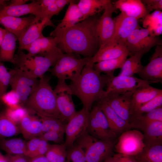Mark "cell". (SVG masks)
<instances>
[{"instance_id": "obj_1", "label": "cell", "mask_w": 162, "mask_h": 162, "mask_svg": "<svg viewBox=\"0 0 162 162\" xmlns=\"http://www.w3.org/2000/svg\"><path fill=\"white\" fill-rule=\"evenodd\" d=\"M98 18H88L63 30L55 29L50 36L56 37L57 47L63 53L81 55L84 58L92 57L100 46L95 30Z\"/></svg>"}, {"instance_id": "obj_2", "label": "cell", "mask_w": 162, "mask_h": 162, "mask_svg": "<svg viewBox=\"0 0 162 162\" xmlns=\"http://www.w3.org/2000/svg\"><path fill=\"white\" fill-rule=\"evenodd\" d=\"M94 65L88 62L77 80L69 85L73 95L79 98L83 107L89 111L94 103L103 98L107 79V75L97 71Z\"/></svg>"}, {"instance_id": "obj_3", "label": "cell", "mask_w": 162, "mask_h": 162, "mask_svg": "<svg viewBox=\"0 0 162 162\" xmlns=\"http://www.w3.org/2000/svg\"><path fill=\"white\" fill-rule=\"evenodd\" d=\"M24 105L27 109L36 112L39 116L61 120L55 94L49 83V79L44 76L40 78L38 86L30 95Z\"/></svg>"}, {"instance_id": "obj_4", "label": "cell", "mask_w": 162, "mask_h": 162, "mask_svg": "<svg viewBox=\"0 0 162 162\" xmlns=\"http://www.w3.org/2000/svg\"><path fill=\"white\" fill-rule=\"evenodd\" d=\"M63 53L58 47L44 54L29 56L22 50H18L15 56V68L28 72L33 76L40 78L54 66Z\"/></svg>"}, {"instance_id": "obj_5", "label": "cell", "mask_w": 162, "mask_h": 162, "mask_svg": "<svg viewBox=\"0 0 162 162\" xmlns=\"http://www.w3.org/2000/svg\"><path fill=\"white\" fill-rule=\"evenodd\" d=\"M83 151L87 162H103L113 154L114 141L97 139L87 132L75 142Z\"/></svg>"}, {"instance_id": "obj_6", "label": "cell", "mask_w": 162, "mask_h": 162, "mask_svg": "<svg viewBox=\"0 0 162 162\" xmlns=\"http://www.w3.org/2000/svg\"><path fill=\"white\" fill-rule=\"evenodd\" d=\"M73 53H63L53 67L49 70L58 79L76 81L90 58H80Z\"/></svg>"}, {"instance_id": "obj_7", "label": "cell", "mask_w": 162, "mask_h": 162, "mask_svg": "<svg viewBox=\"0 0 162 162\" xmlns=\"http://www.w3.org/2000/svg\"><path fill=\"white\" fill-rule=\"evenodd\" d=\"M162 44V40L151 35L148 29L140 27L130 33L125 43L130 56L136 54L143 56L152 47Z\"/></svg>"}, {"instance_id": "obj_8", "label": "cell", "mask_w": 162, "mask_h": 162, "mask_svg": "<svg viewBox=\"0 0 162 162\" xmlns=\"http://www.w3.org/2000/svg\"><path fill=\"white\" fill-rule=\"evenodd\" d=\"M10 70L11 76L10 85L12 90L17 94L22 106L38 86L39 80L28 72L20 69L15 68Z\"/></svg>"}, {"instance_id": "obj_9", "label": "cell", "mask_w": 162, "mask_h": 162, "mask_svg": "<svg viewBox=\"0 0 162 162\" xmlns=\"http://www.w3.org/2000/svg\"><path fill=\"white\" fill-rule=\"evenodd\" d=\"M106 75V88L101 99L109 94H119L133 92L139 88L150 84L146 81L134 76Z\"/></svg>"}, {"instance_id": "obj_10", "label": "cell", "mask_w": 162, "mask_h": 162, "mask_svg": "<svg viewBox=\"0 0 162 162\" xmlns=\"http://www.w3.org/2000/svg\"><path fill=\"white\" fill-rule=\"evenodd\" d=\"M87 132L100 140L114 141L117 136L110 129L99 104L94 105L89 112Z\"/></svg>"}, {"instance_id": "obj_11", "label": "cell", "mask_w": 162, "mask_h": 162, "mask_svg": "<svg viewBox=\"0 0 162 162\" xmlns=\"http://www.w3.org/2000/svg\"><path fill=\"white\" fill-rule=\"evenodd\" d=\"M145 146L143 134L139 130H128L121 134L115 144L117 153L135 157L139 154Z\"/></svg>"}, {"instance_id": "obj_12", "label": "cell", "mask_w": 162, "mask_h": 162, "mask_svg": "<svg viewBox=\"0 0 162 162\" xmlns=\"http://www.w3.org/2000/svg\"><path fill=\"white\" fill-rule=\"evenodd\" d=\"M89 112L83 107L66 124L64 144L66 148L71 147L78 138L87 132Z\"/></svg>"}, {"instance_id": "obj_13", "label": "cell", "mask_w": 162, "mask_h": 162, "mask_svg": "<svg viewBox=\"0 0 162 162\" xmlns=\"http://www.w3.org/2000/svg\"><path fill=\"white\" fill-rule=\"evenodd\" d=\"M53 90L61 119L63 122L67 123L76 112L71 90L65 80L60 79H58Z\"/></svg>"}, {"instance_id": "obj_14", "label": "cell", "mask_w": 162, "mask_h": 162, "mask_svg": "<svg viewBox=\"0 0 162 162\" xmlns=\"http://www.w3.org/2000/svg\"><path fill=\"white\" fill-rule=\"evenodd\" d=\"M113 20V34L110 40L106 44L125 45L126 40L130 33L140 27L138 20L128 17L122 13L114 18Z\"/></svg>"}, {"instance_id": "obj_15", "label": "cell", "mask_w": 162, "mask_h": 162, "mask_svg": "<svg viewBox=\"0 0 162 162\" xmlns=\"http://www.w3.org/2000/svg\"><path fill=\"white\" fill-rule=\"evenodd\" d=\"M116 10L111 1L106 6L102 15L97 20L95 30L100 46L107 44L112 37L114 22L112 15Z\"/></svg>"}, {"instance_id": "obj_16", "label": "cell", "mask_w": 162, "mask_h": 162, "mask_svg": "<svg viewBox=\"0 0 162 162\" xmlns=\"http://www.w3.org/2000/svg\"><path fill=\"white\" fill-rule=\"evenodd\" d=\"M133 93L109 94L100 100L105 101L120 117L130 124L133 115L131 104Z\"/></svg>"}, {"instance_id": "obj_17", "label": "cell", "mask_w": 162, "mask_h": 162, "mask_svg": "<svg viewBox=\"0 0 162 162\" xmlns=\"http://www.w3.org/2000/svg\"><path fill=\"white\" fill-rule=\"evenodd\" d=\"M137 74L150 84L162 83V45L156 46L148 63Z\"/></svg>"}, {"instance_id": "obj_18", "label": "cell", "mask_w": 162, "mask_h": 162, "mask_svg": "<svg viewBox=\"0 0 162 162\" xmlns=\"http://www.w3.org/2000/svg\"><path fill=\"white\" fill-rule=\"evenodd\" d=\"M29 14L35 17V22L42 20V11L38 0H34L30 3L20 5H8L0 10V17L8 16L19 17Z\"/></svg>"}, {"instance_id": "obj_19", "label": "cell", "mask_w": 162, "mask_h": 162, "mask_svg": "<svg viewBox=\"0 0 162 162\" xmlns=\"http://www.w3.org/2000/svg\"><path fill=\"white\" fill-rule=\"evenodd\" d=\"M51 19L49 17H45L30 25L18 39L19 50H22L25 46L38 39L44 37L42 32L44 28L47 26H54Z\"/></svg>"}, {"instance_id": "obj_20", "label": "cell", "mask_w": 162, "mask_h": 162, "mask_svg": "<svg viewBox=\"0 0 162 162\" xmlns=\"http://www.w3.org/2000/svg\"><path fill=\"white\" fill-rule=\"evenodd\" d=\"M35 19L34 15L24 17L3 16L0 17V24L6 31L14 34L18 40L25 30L35 23Z\"/></svg>"}, {"instance_id": "obj_21", "label": "cell", "mask_w": 162, "mask_h": 162, "mask_svg": "<svg viewBox=\"0 0 162 162\" xmlns=\"http://www.w3.org/2000/svg\"><path fill=\"white\" fill-rule=\"evenodd\" d=\"M105 115L110 129L117 136L131 128L130 123L120 117L104 101H97Z\"/></svg>"}, {"instance_id": "obj_22", "label": "cell", "mask_w": 162, "mask_h": 162, "mask_svg": "<svg viewBox=\"0 0 162 162\" xmlns=\"http://www.w3.org/2000/svg\"><path fill=\"white\" fill-rule=\"evenodd\" d=\"M113 4L121 13L138 20L145 18L149 14L140 0H118Z\"/></svg>"}, {"instance_id": "obj_23", "label": "cell", "mask_w": 162, "mask_h": 162, "mask_svg": "<svg viewBox=\"0 0 162 162\" xmlns=\"http://www.w3.org/2000/svg\"><path fill=\"white\" fill-rule=\"evenodd\" d=\"M128 52L125 45L106 44L100 46L98 51L89 62L93 64L102 61L118 58Z\"/></svg>"}, {"instance_id": "obj_24", "label": "cell", "mask_w": 162, "mask_h": 162, "mask_svg": "<svg viewBox=\"0 0 162 162\" xmlns=\"http://www.w3.org/2000/svg\"><path fill=\"white\" fill-rule=\"evenodd\" d=\"M19 126L23 137L28 140L42 134V123L40 118L30 115L28 113L21 119Z\"/></svg>"}, {"instance_id": "obj_25", "label": "cell", "mask_w": 162, "mask_h": 162, "mask_svg": "<svg viewBox=\"0 0 162 162\" xmlns=\"http://www.w3.org/2000/svg\"><path fill=\"white\" fill-rule=\"evenodd\" d=\"M57 44L56 37L44 36L36 40L24 47L22 50L27 51V55L32 56L45 54L57 47Z\"/></svg>"}, {"instance_id": "obj_26", "label": "cell", "mask_w": 162, "mask_h": 162, "mask_svg": "<svg viewBox=\"0 0 162 162\" xmlns=\"http://www.w3.org/2000/svg\"><path fill=\"white\" fill-rule=\"evenodd\" d=\"M162 90L148 85L134 91L131 96V104L133 113L138 107L150 101L160 94Z\"/></svg>"}, {"instance_id": "obj_27", "label": "cell", "mask_w": 162, "mask_h": 162, "mask_svg": "<svg viewBox=\"0 0 162 162\" xmlns=\"http://www.w3.org/2000/svg\"><path fill=\"white\" fill-rule=\"evenodd\" d=\"M17 40L18 38L14 34L6 30L3 40L0 46V62H8L14 64V53Z\"/></svg>"}, {"instance_id": "obj_28", "label": "cell", "mask_w": 162, "mask_h": 162, "mask_svg": "<svg viewBox=\"0 0 162 162\" xmlns=\"http://www.w3.org/2000/svg\"><path fill=\"white\" fill-rule=\"evenodd\" d=\"M110 0H80L77 4L83 20L104 10Z\"/></svg>"}, {"instance_id": "obj_29", "label": "cell", "mask_w": 162, "mask_h": 162, "mask_svg": "<svg viewBox=\"0 0 162 162\" xmlns=\"http://www.w3.org/2000/svg\"><path fill=\"white\" fill-rule=\"evenodd\" d=\"M144 132L145 145L162 144V122H150L141 129Z\"/></svg>"}, {"instance_id": "obj_30", "label": "cell", "mask_w": 162, "mask_h": 162, "mask_svg": "<svg viewBox=\"0 0 162 162\" xmlns=\"http://www.w3.org/2000/svg\"><path fill=\"white\" fill-rule=\"evenodd\" d=\"M83 21V16L78 7L72 0L69 4L65 15L61 22L55 28L63 30L71 27Z\"/></svg>"}, {"instance_id": "obj_31", "label": "cell", "mask_w": 162, "mask_h": 162, "mask_svg": "<svg viewBox=\"0 0 162 162\" xmlns=\"http://www.w3.org/2000/svg\"><path fill=\"white\" fill-rule=\"evenodd\" d=\"M128 56V52H126L118 58L95 63L94 64V67L100 74L104 73L107 75H113L116 69L121 68Z\"/></svg>"}, {"instance_id": "obj_32", "label": "cell", "mask_w": 162, "mask_h": 162, "mask_svg": "<svg viewBox=\"0 0 162 162\" xmlns=\"http://www.w3.org/2000/svg\"><path fill=\"white\" fill-rule=\"evenodd\" d=\"M133 157L138 162H162V144L145 145L142 151Z\"/></svg>"}, {"instance_id": "obj_33", "label": "cell", "mask_w": 162, "mask_h": 162, "mask_svg": "<svg viewBox=\"0 0 162 162\" xmlns=\"http://www.w3.org/2000/svg\"><path fill=\"white\" fill-rule=\"evenodd\" d=\"M154 121L162 122V106L133 118L130 124L131 128L141 130L147 124Z\"/></svg>"}, {"instance_id": "obj_34", "label": "cell", "mask_w": 162, "mask_h": 162, "mask_svg": "<svg viewBox=\"0 0 162 162\" xmlns=\"http://www.w3.org/2000/svg\"><path fill=\"white\" fill-rule=\"evenodd\" d=\"M142 56L141 54H136L127 58L121 68V72L118 75L130 77L137 74L143 67L141 62Z\"/></svg>"}, {"instance_id": "obj_35", "label": "cell", "mask_w": 162, "mask_h": 162, "mask_svg": "<svg viewBox=\"0 0 162 162\" xmlns=\"http://www.w3.org/2000/svg\"><path fill=\"white\" fill-rule=\"evenodd\" d=\"M26 143L20 138L0 139V148L9 154H24Z\"/></svg>"}, {"instance_id": "obj_36", "label": "cell", "mask_w": 162, "mask_h": 162, "mask_svg": "<svg viewBox=\"0 0 162 162\" xmlns=\"http://www.w3.org/2000/svg\"><path fill=\"white\" fill-rule=\"evenodd\" d=\"M20 133L19 125L5 114L4 111L0 113V139L14 136Z\"/></svg>"}, {"instance_id": "obj_37", "label": "cell", "mask_w": 162, "mask_h": 162, "mask_svg": "<svg viewBox=\"0 0 162 162\" xmlns=\"http://www.w3.org/2000/svg\"><path fill=\"white\" fill-rule=\"evenodd\" d=\"M66 148L64 144H50L45 155L49 162H65Z\"/></svg>"}, {"instance_id": "obj_38", "label": "cell", "mask_w": 162, "mask_h": 162, "mask_svg": "<svg viewBox=\"0 0 162 162\" xmlns=\"http://www.w3.org/2000/svg\"><path fill=\"white\" fill-rule=\"evenodd\" d=\"M42 124V134L50 131L64 132L66 124L60 119L39 116Z\"/></svg>"}, {"instance_id": "obj_39", "label": "cell", "mask_w": 162, "mask_h": 162, "mask_svg": "<svg viewBox=\"0 0 162 162\" xmlns=\"http://www.w3.org/2000/svg\"><path fill=\"white\" fill-rule=\"evenodd\" d=\"M160 106H162V93L137 109L134 112L132 119Z\"/></svg>"}, {"instance_id": "obj_40", "label": "cell", "mask_w": 162, "mask_h": 162, "mask_svg": "<svg viewBox=\"0 0 162 162\" xmlns=\"http://www.w3.org/2000/svg\"><path fill=\"white\" fill-rule=\"evenodd\" d=\"M4 112L8 118L18 125L23 118L28 113V109L22 106L14 109L7 107Z\"/></svg>"}, {"instance_id": "obj_41", "label": "cell", "mask_w": 162, "mask_h": 162, "mask_svg": "<svg viewBox=\"0 0 162 162\" xmlns=\"http://www.w3.org/2000/svg\"><path fill=\"white\" fill-rule=\"evenodd\" d=\"M67 158L72 162H87L83 151L75 143L67 151Z\"/></svg>"}, {"instance_id": "obj_42", "label": "cell", "mask_w": 162, "mask_h": 162, "mask_svg": "<svg viewBox=\"0 0 162 162\" xmlns=\"http://www.w3.org/2000/svg\"><path fill=\"white\" fill-rule=\"evenodd\" d=\"M0 100L2 101L7 107L11 109H16L21 106L17 94L12 89L3 95Z\"/></svg>"}, {"instance_id": "obj_43", "label": "cell", "mask_w": 162, "mask_h": 162, "mask_svg": "<svg viewBox=\"0 0 162 162\" xmlns=\"http://www.w3.org/2000/svg\"><path fill=\"white\" fill-rule=\"evenodd\" d=\"M41 139L39 136L32 138L26 142L24 154L30 158L34 157L39 148Z\"/></svg>"}, {"instance_id": "obj_44", "label": "cell", "mask_w": 162, "mask_h": 162, "mask_svg": "<svg viewBox=\"0 0 162 162\" xmlns=\"http://www.w3.org/2000/svg\"><path fill=\"white\" fill-rule=\"evenodd\" d=\"M64 132L50 131L42 134L40 136L48 142L61 144L64 143Z\"/></svg>"}, {"instance_id": "obj_45", "label": "cell", "mask_w": 162, "mask_h": 162, "mask_svg": "<svg viewBox=\"0 0 162 162\" xmlns=\"http://www.w3.org/2000/svg\"><path fill=\"white\" fill-rule=\"evenodd\" d=\"M148 13L154 10L160 11L162 10V0H142Z\"/></svg>"}, {"instance_id": "obj_46", "label": "cell", "mask_w": 162, "mask_h": 162, "mask_svg": "<svg viewBox=\"0 0 162 162\" xmlns=\"http://www.w3.org/2000/svg\"><path fill=\"white\" fill-rule=\"evenodd\" d=\"M60 11L55 2L42 10V19L45 17H49L51 19L54 15L57 14Z\"/></svg>"}, {"instance_id": "obj_47", "label": "cell", "mask_w": 162, "mask_h": 162, "mask_svg": "<svg viewBox=\"0 0 162 162\" xmlns=\"http://www.w3.org/2000/svg\"><path fill=\"white\" fill-rule=\"evenodd\" d=\"M7 162H29L31 158L24 154H10L4 155Z\"/></svg>"}, {"instance_id": "obj_48", "label": "cell", "mask_w": 162, "mask_h": 162, "mask_svg": "<svg viewBox=\"0 0 162 162\" xmlns=\"http://www.w3.org/2000/svg\"><path fill=\"white\" fill-rule=\"evenodd\" d=\"M112 157L115 162H138L133 157L120 154H113Z\"/></svg>"}, {"instance_id": "obj_49", "label": "cell", "mask_w": 162, "mask_h": 162, "mask_svg": "<svg viewBox=\"0 0 162 162\" xmlns=\"http://www.w3.org/2000/svg\"><path fill=\"white\" fill-rule=\"evenodd\" d=\"M41 11L48 6L55 3L56 0H39Z\"/></svg>"}, {"instance_id": "obj_50", "label": "cell", "mask_w": 162, "mask_h": 162, "mask_svg": "<svg viewBox=\"0 0 162 162\" xmlns=\"http://www.w3.org/2000/svg\"><path fill=\"white\" fill-rule=\"evenodd\" d=\"M71 0H56V4L60 11L67 4H69Z\"/></svg>"}, {"instance_id": "obj_51", "label": "cell", "mask_w": 162, "mask_h": 162, "mask_svg": "<svg viewBox=\"0 0 162 162\" xmlns=\"http://www.w3.org/2000/svg\"><path fill=\"white\" fill-rule=\"evenodd\" d=\"M29 162H49V161L45 155H42L31 158Z\"/></svg>"}, {"instance_id": "obj_52", "label": "cell", "mask_w": 162, "mask_h": 162, "mask_svg": "<svg viewBox=\"0 0 162 162\" xmlns=\"http://www.w3.org/2000/svg\"><path fill=\"white\" fill-rule=\"evenodd\" d=\"M29 0H12L8 4L10 5H17L26 4Z\"/></svg>"}, {"instance_id": "obj_53", "label": "cell", "mask_w": 162, "mask_h": 162, "mask_svg": "<svg viewBox=\"0 0 162 162\" xmlns=\"http://www.w3.org/2000/svg\"><path fill=\"white\" fill-rule=\"evenodd\" d=\"M6 33V30L0 27V46L2 42Z\"/></svg>"}, {"instance_id": "obj_54", "label": "cell", "mask_w": 162, "mask_h": 162, "mask_svg": "<svg viewBox=\"0 0 162 162\" xmlns=\"http://www.w3.org/2000/svg\"><path fill=\"white\" fill-rule=\"evenodd\" d=\"M0 162H7L5 156H4L0 152Z\"/></svg>"}, {"instance_id": "obj_55", "label": "cell", "mask_w": 162, "mask_h": 162, "mask_svg": "<svg viewBox=\"0 0 162 162\" xmlns=\"http://www.w3.org/2000/svg\"><path fill=\"white\" fill-rule=\"evenodd\" d=\"M103 162H115V161L112 156L107 158Z\"/></svg>"}, {"instance_id": "obj_56", "label": "cell", "mask_w": 162, "mask_h": 162, "mask_svg": "<svg viewBox=\"0 0 162 162\" xmlns=\"http://www.w3.org/2000/svg\"><path fill=\"white\" fill-rule=\"evenodd\" d=\"M4 7V6H3L0 5V10H2L3 9Z\"/></svg>"}, {"instance_id": "obj_57", "label": "cell", "mask_w": 162, "mask_h": 162, "mask_svg": "<svg viewBox=\"0 0 162 162\" xmlns=\"http://www.w3.org/2000/svg\"><path fill=\"white\" fill-rule=\"evenodd\" d=\"M65 162H70L69 161V160H68V161H66Z\"/></svg>"}]
</instances>
